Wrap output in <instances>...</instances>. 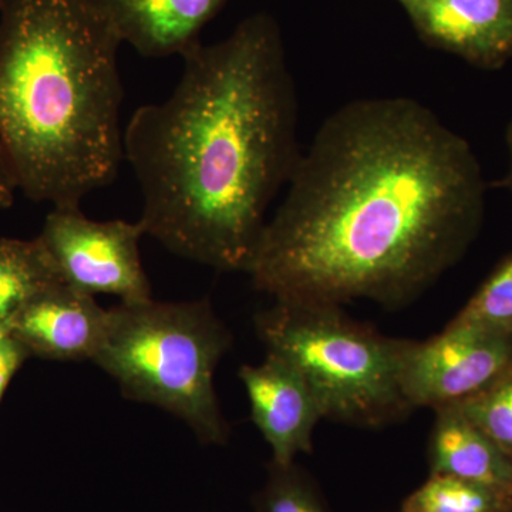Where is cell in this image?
<instances>
[{"label": "cell", "mask_w": 512, "mask_h": 512, "mask_svg": "<svg viewBox=\"0 0 512 512\" xmlns=\"http://www.w3.org/2000/svg\"><path fill=\"white\" fill-rule=\"evenodd\" d=\"M485 190L473 147L420 101H349L302 151L247 274L275 301L403 308L466 255Z\"/></svg>", "instance_id": "6da1fadb"}, {"label": "cell", "mask_w": 512, "mask_h": 512, "mask_svg": "<svg viewBox=\"0 0 512 512\" xmlns=\"http://www.w3.org/2000/svg\"><path fill=\"white\" fill-rule=\"evenodd\" d=\"M173 93L124 128L146 235L221 272L247 274L276 195L301 158L299 104L278 23L242 20L181 55Z\"/></svg>", "instance_id": "7a4b0ae2"}, {"label": "cell", "mask_w": 512, "mask_h": 512, "mask_svg": "<svg viewBox=\"0 0 512 512\" xmlns=\"http://www.w3.org/2000/svg\"><path fill=\"white\" fill-rule=\"evenodd\" d=\"M121 43L94 0H0V147L29 200L80 207L116 180Z\"/></svg>", "instance_id": "3957f363"}, {"label": "cell", "mask_w": 512, "mask_h": 512, "mask_svg": "<svg viewBox=\"0 0 512 512\" xmlns=\"http://www.w3.org/2000/svg\"><path fill=\"white\" fill-rule=\"evenodd\" d=\"M231 335L207 299L124 303L109 309L106 336L93 362L130 399L185 421L205 444L228 441L214 376Z\"/></svg>", "instance_id": "277c9868"}, {"label": "cell", "mask_w": 512, "mask_h": 512, "mask_svg": "<svg viewBox=\"0 0 512 512\" xmlns=\"http://www.w3.org/2000/svg\"><path fill=\"white\" fill-rule=\"evenodd\" d=\"M255 326L268 352L311 384L323 419L380 429L413 412L399 382L402 339L356 322L342 306L275 301L256 315Z\"/></svg>", "instance_id": "5b68a950"}, {"label": "cell", "mask_w": 512, "mask_h": 512, "mask_svg": "<svg viewBox=\"0 0 512 512\" xmlns=\"http://www.w3.org/2000/svg\"><path fill=\"white\" fill-rule=\"evenodd\" d=\"M512 370V338L454 318L424 342L402 340L399 382L407 403L434 412L473 399Z\"/></svg>", "instance_id": "8992f818"}, {"label": "cell", "mask_w": 512, "mask_h": 512, "mask_svg": "<svg viewBox=\"0 0 512 512\" xmlns=\"http://www.w3.org/2000/svg\"><path fill=\"white\" fill-rule=\"evenodd\" d=\"M140 221H93L80 207H53L39 238L64 284L121 302L150 301L151 286L141 264Z\"/></svg>", "instance_id": "52a82bcc"}, {"label": "cell", "mask_w": 512, "mask_h": 512, "mask_svg": "<svg viewBox=\"0 0 512 512\" xmlns=\"http://www.w3.org/2000/svg\"><path fill=\"white\" fill-rule=\"evenodd\" d=\"M239 379L274 466H291L299 454L311 453L313 431L323 413L305 376L284 357L268 352L259 365L242 366Z\"/></svg>", "instance_id": "ba28073f"}, {"label": "cell", "mask_w": 512, "mask_h": 512, "mask_svg": "<svg viewBox=\"0 0 512 512\" xmlns=\"http://www.w3.org/2000/svg\"><path fill=\"white\" fill-rule=\"evenodd\" d=\"M420 39L481 70L512 57V0H396Z\"/></svg>", "instance_id": "9c48e42d"}, {"label": "cell", "mask_w": 512, "mask_h": 512, "mask_svg": "<svg viewBox=\"0 0 512 512\" xmlns=\"http://www.w3.org/2000/svg\"><path fill=\"white\" fill-rule=\"evenodd\" d=\"M109 325V311L93 295L57 284L26 303L8 333L30 356L50 360H93Z\"/></svg>", "instance_id": "30bf717a"}, {"label": "cell", "mask_w": 512, "mask_h": 512, "mask_svg": "<svg viewBox=\"0 0 512 512\" xmlns=\"http://www.w3.org/2000/svg\"><path fill=\"white\" fill-rule=\"evenodd\" d=\"M227 0H94L100 12L144 57L183 55Z\"/></svg>", "instance_id": "8fae6325"}, {"label": "cell", "mask_w": 512, "mask_h": 512, "mask_svg": "<svg viewBox=\"0 0 512 512\" xmlns=\"http://www.w3.org/2000/svg\"><path fill=\"white\" fill-rule=\"evenodd\" d=\"M429 461L430 474L464 478L512 493V458L457 406L436 410Z\"/></svg>", "instance_id": "7c38bea8"}, {"label": "cell", "mask_w": 512, "mask_h": 512, "mask_svg": "<svg viewBox=\"0 0 512 512\" xmlns=\"http://www.w3.org/2000/svg\"><path fill=\"white\" fill-rule=\"evenodd\" d=\"M62 282L39 238H0V333L26 303Z\"/></svg>", "instance_id": "4fadbf2b"}, {"label": "cell", "mask_w": 512, "mask_h": 512, "mask_svg": "<svg viewBox=\"0 0 512 512\" xmlns=\"http://www.w3.org/2000/svg\"><path fill=\"white\" fill-rule=\"evenodd\" d=\"M512 493L444 474H430L403 512H504Z\"/></svg>", "instance_id": "5bb4252c"}, {"label": "cell", "mask_w": 512, "mask_h": 512, "mask_svg": "<svg viewBox=\"0 0 512 512\" xmlns=\"http://www.w3.org/2000/svg\"><path fill=\"white\" fill-rule=\"evenodd\" d=\"M456 318L512 338V254L495 266Z\"/></svg>", "instance_id": "9a60e30c"}, {"label": "cell", "mask_w": 512, "mask_h": 512, "mask_svg": "<svg viewBox=\"0 0 512 512\" xmlns=\"http://www.w3.org/2000/svg\"><path fill=\"white\" fill-rule=\"evenodd\" d=\"M457 407L512 458V370L483 393Z\"/></svg>", "instance_id": "2e32d148"}, {"label": "cell", "mask_w": 512, "mask_h": 512, "mask_svg": "<svg viewBox=\"0 0 512 512\" xmlns=\"http://www.w3.org/2000/svg\"><path fill=\"white\" fill-rule=\"evenodd\" d=\"M259 512H332L316 485L302 471L291 466L272 468Z\"/></svg>", "instance_id": "e0dca14e"}, {"label": "cell", "mask_w": 512, "mask_h": 512, "mask_svg": "<svg viewBox=\"0 0 512 512\" xmlns=\"http://www.w3.org/2000/svg\"><path fill=\"white\" fill-rule=\"evenodd\" d=\"M30 357L25 346L10 333H0V400L8 389L10 380Z\"/></svg>", "instance_id": "ac0fdd59"}, {"label": "cell", "mask_w": 512, "mask_h": 512, "mask_svg": "<svg viewBox=\"0 0 512 512\" xmlns=\"http://www.w3.org/2000/svg\"><path fill=\"white\" fill-rule=\"evenodd\" d=\"M16 188L15 180L10 173L8 161L0 147V208L12 207L15 201Z\"/></svg>", "instance_id": "d6986e66"}, {"label": "cell", "mask_w": 512, "mask_h": 512, "mask_svg": "<svg viewBox=\"0 0 512 512\" xmlns=\"http://www.w3.org/2000/svg\"><path fill=\"white\" fill-rule=\"evenodd\" d=\"M505 141H507L508 154H510V167H508V173L503 180L498 181L497 187L507 188L512 194V120L508 123L507 131H505Z\"/></svg>", "instance_id": "ffe728a7"}, {"label": "cell", "mask_w": 512, "mask_h": 512, "mask_svg": "<svg viewBox=\"0 0 512 512\" xmlns=\"http://www.w3.org/2000/svg\"><path fill=\"white\" fill-rule=\"evenodd\" d=\"M504 512H512V494L510 497V503H508L507 508H505Z\"/></svg>", "instance_id": "44dd1931"}, {"label": "cell", "mask_w": 512, "mask_h": 512, "mask_svg": "<svg viewBox=\"0 0 512 512\" xmlns=\"http://www.w3.org/2000/svg\"><path fill=\"white\" fill-rule=\"evenodd\" d=\"M403 512V511H402Z\"/></svg>", "instance_id": "7402d4cb"}]
</instances>
